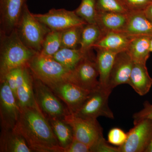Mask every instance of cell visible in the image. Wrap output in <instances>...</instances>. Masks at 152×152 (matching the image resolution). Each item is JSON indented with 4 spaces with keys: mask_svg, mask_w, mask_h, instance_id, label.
<instances>
[{
    "mask_svg": "<svg viewBox=\"0 0 152 152\" xmlns=\"http://www.w3.org/2000/svg\"><path fill=\"white\" fill-rule=\"evenodd\" d=\"M129 12L144 11L152 4V0H119Z\"/></svg>",
    "mask_w": 152,
    "mask_h": 152,
    "instance_id": "4dcf8cb0",
    "label": "cell"
},
{
    "mask_svg": "<svg viewBox=\"0 0 152 152\" xmlns=\"http://www.w3.org/2000/svg\"><path fill=\"white\" fill-rule=\"evenodd\" d=\"M33 77L36 101L45 116L64 118L66 115L70 113L66 106L64 105L48 86L34 76Z\"/></svg>",
    "mask_w": 152,
    "mask_h": 152,
    "instance_id": "8992f818",
    "label": "cell"
},
{
    "mask_svg": "<svg viewBox=\"0 0 152 152\" xmlns=\"http://www.w3.org/2000/svg\"><path fill=\"white\" fill-rule=\"evenodd\" d=\"M150 52L152 53V37L151 38V40H150Z\"/></svg>",
    "mask_w": 152,
    "mask_h": 152,
    "instance_id": "74e56055",
    "label": "cell"
},
{
    "mask_svg": "<svg viewBox=\"0 0 152 152\" xmlns=\"http://www.w3.org/2000/svg\"><path fill=\"white\" fill-rule=\"evenodd\" d=\"M64 152H91V148L74 138L72 142L64 149Z\"/></svg>",
    "mask_w": 152,
    "mask_h": 152,
    "instance_id": "836d02e7",
    "label": "cell"
},
{
    "mask_svg": "<svg viewBox=\"0 0 152 152\" xmlns=\"http://www.w3.org/2000/svg\"><path fill=\"white\" fill-rule=\"evenodd\" d=\"M75 12L87 24H96L97 11L96 0H82Z\"/></svg>",
    "mask_w": 152,
    "mask_h": 152,
    "instance_id": "4316f807",
    "label": "cell"
},
{
    "mask_svg": "<svg viewBox=\"0 0 152 152\" xmlns=\"http://www.w3.org/2000/svg\"><path fill=\"white\" fill-rule=\"evenodd\" d=\"M87 53H83L80 49L61 48L52 57L73 72Z\"/></svg>",
    "mask_w": 152,
    "mask_h": 152,
    "instance_id": "d4e9b609",
    "label": "cell"
},
{
    "mask_svg": "<svg viewBox=\"0 0 152 152\" xmlns=\"http://www.w3.org/2000/svg\"><path fill=\"white\" fill-rule=\"evenodd\" d=\"M0 81L12 70L28 66L37 53L23 42L16 29L9 34L0 32Z\"/></svg>",
    "mask_w": 152,
    "mask_h": 152,
    "instance_id": "7a4b0ae2",
    "label": "cell"
},
{
    "mask_svg": "<svg viewBox=\"0 0 152 152\" xmlns=\"http://www.w3.org/2000/svg\"><path fill=\"white\" fill-rule=\"evenodd\" d=\"M134 123L126 140L118 147L119 152H144L149 143L152 136V120L143 119Z\"/></svg>",
    "mask_w": 152,
    "mask_h": 152,
    "instance_id": "30bf717a",
    "label": "cell"
},
{
    "mask_svg": "<svg viewBox=\"0 0 152 152\" xmlns=\"http://www.w3.org/2000/svg\"><path fill=\"white\" fill-rule=\"evenodd\" d=\"M33 15L38 20L51 31H62L72 27L87 24L76 14L75 11L64 9H52L46 13Z\"/></svg>",
    "mask_w": 152,
    "mask_h": 152,
    "instance_id": "ba28073f",
    "label": "cell"
},
{
    "mask_svg": "<svg viewBox=\"0 0 152 152\" xmlns=\"http://www.w3.org/2000/svg\"><path fill=\"white\" fill-rule=\"evenodd\" d=\"M28 67L34 77L46 85L65 81L72 83V71L53 57L37 53L28 64Z\"/></svg>",
    "mask_w": 152,
    "mask_h": 152,
    "instance_id": "3957f363",
    "label": "cell"
},
{
    "mask_svg": "<svg viewBox=\"0 0 152 152\" xmlns=\"http://www.w3.org/2000/svg\"><path fill=\"white\" fill-rule=\"evenodd\" d=\"M144 12L152 24V4L147 7Z\"/></svg>",
    "mask_w": 152,
    "mask_h": 152,
    "instance_id": "d590c367",
    "label": "cell"
},
{
    "mask_svg": "<svg viewBox=\"0 0 152 152\" xmlns=\"http://www.w3.org/2000/svg\"><path fill=\"white\" fill-rule=\"evenodd\" d=\"M133 37L123 33L111 32L104 34L93 48L104 49L116 53L124 51L127 50L128 47Z\"/></svg>",
    "mask_w": 152,
    "mask_h": 152,
    "instance_id": "ffe728a7",
    "label": "cell"
},
{
    "mask_svg": "<svg viewBox=\"0 0 152 152\" xmlns=\"http://www.w3.org/2000/svg\"><path fill=\"white\" fill-rule=\"evenodd\" d=\"M26 0H0V32L9 34L16 29Z\"/></svg>",
    "mask_w": 152,
    "mask_h": 152,
    "instance_id": "4fadbf2b",
    "label": "cell"
},
{
    "mask_svg": "<svg viewBox=\"0 0 152 152\" xmlns=\"http://www.w3.org/2000/svg\"><path fill=\"white\" fill-rule=\"evenodd\" d=\"M134 63L127 51L117 54L109 78L108 89L112 91L120 85L128 83Z\"/></svg>",
    "mask_w": 152,
    "mask_h": 152,
    "instance_id": "5bb4252c",
    "label": "cell"
},
{
    "mask_svg": "<svg viewBox=\"0 0 152 152\" xmlns=\"http://www.w3.org/2000/svg\"><path fill=\"white\" fill-rule=\"evenodd\" d=\"M97 12L128 14V12L119 0H96Z\"/></svg>",
    "mask_w": 152,
    "mask_h": 152,
    "instance_id": "f546056e",
    "label": "cell"
},
{
    "mask_svg": "<svg viewBox=\"0 0 152 152\" xmlns=\"http://www.w3.org/2000/svg\"><path fill=\"white\" fill-rule=\"evenodd\" d=\"M91 152H119L118 147L110 145L104 138L100 139L91 148Z\"/></svg>",
    "mask_w": 152,
    "mask_h": 152,
    "instance_id": "d6a6232c",
    "label": "cell"
},
{
    "mask_svg": "<svg viewBox=\"0 0 152 152\" xmlns=\"http://www.w3.org/2000/svg\"><path fill=\"white\" fill-rule=\"evenodd\" d=\"M128 84L141 96L146 94L152 86V79L146 64L134 63Z\"/></svg>",
    "mask_w": 152,
    "mask_h": 152,
    "instance_id": "ac0fdd59",
    "label": "cell"
},
{
    "mask_svg": "<svg viewBox=\"0 0 152 152\" xmlns=\"http://www.w3.org/2000/svg\"><path fill=\"white\" fill-rule=\"evenodd\" d=\"M144 152H152V136Z\"/></svg>",
    "mask_w": 152,
    "mask_h": 152,
    "instance_id": "8d00e7d4",
    "label": "cell"
},
{
    "mask_svg": "<svg viewBox=\"0 0 152 152\" xmlns=\"http://www.w3.org/2000/svg\"><path fill=\"white\" fill-rule=\"evenodd\" d=\"M96 50L97 55L96 61L99 73V86L103 88L108 89L109 78L118 53L104 49Z\"/></svg>",
    "mask_w": 152,
    "mask_h": 152,
    "instance_id": "44dd1931",
    "label": "cell"
},
{
    "mask_svg": "<svg viewBox=\"0 0 152 152\" xmlns=\"http://www.w3.org/2000/svg\"><path fill=\"white\" fill-rule=\"evenodd\" d=\"M47 86L64 103L71 113H74L80 108L92 91L84 89L68 81L60 82Z\"/></svg>",
    "mask_w": 152,
    "mask_h": 152,
    "instance_id": "7c38bea8",
    "label": "cell"
},
{
    "mask_svg": "<svg viewBox=\"0 0 152 152\" xmlns=\"http://www.w3.org/2000/svg\"><path fill=\"white\" fill-rule=\"evenodd\" d=\"M33 80L32 74L28 67H26L23 81L18 88L16 94V98L20 108L34 107L40 109L35 98Z\"/></svg>",
    "mask_w": 152,
    "mask_h": 152,
    "instance_id": "d6986e66",
    "label": "cell"
},
{
    "mask_svg": "<svg viewBox=\"0 0 152 152\" xmlns=\"http://www.w3.org/2000/svg\"><path fill=\"white\" fill-rule=\"evenodd\" d=\"M99 79L96 58L89 52L73 71L72 83L84 89L93 91L99 86Z\"/></svg>",
    "mask_w": 152,
    "mask_h": 152,
    "instance_id": "8fae6325",
    "label": "cell"
},
{
    "mask_svg": "<svg viewBox=\"0 0 152 152\" xmlns=\"http://www.w3.org/2000/svg\"><path fill=\"white\" fill-rule=\"evenodd\" d=\"M32 152L24 138L15 129H1L0 152Z\"/></svg>",
    "mask_w": 152,
    "mask_h": 152,
    "instance_id": "2e32d148",
    "label": "cell"
},
{
    "mask_svg": "<svg viewBox=\"0 0 152 152\" xmlns=\"http://www.w3.org/2000/svg\"><path fill=\"white\" fill-rule=\"evenodd\" d=\"M63 119L71 126L74 137L90 148L104 137L103 129L97 120L86 119L69 113Z\"/></svg>",
    "mask_w": 152,
    "mask_h": 152,
    "instance_id": "52a82bcc",
    "label": "cell"
},
{
    "mask_svg": "<svg viewBox=\"0 0 152 152\" xmlns=\"http://www.w3.org/2000/svg\"><path fill=\"white\" fill-rule=\"evenodd\" d=\"M61 33L51 30L45 38L39 53L47 56L53 57L61 48Z\"/></svg>",
    "mask_w": 152,
    "mask_h": 152,
    "instance_id": "484cf974",
    "label": "cell"
},
{
    "mask_svg": "<svg viewBox=\"0 0 152 152\" xmlns=\"http://www.w3.org/2000/svg\"><path fill=\"white\" fill-rule=\"evenodd\" d=\"M128 16V13L97 12L96 24L104 34L111 32L122 33Z\"/></svg>",
    "mask_w": 152,
    "mask_h": 152,
    "instance_id": "e0dca14e",
    "label": "cell"
},
{
    "mask_svg": "<svg viewBox=\"0 0 152 152\" xmlns=\"http://www.w3.org/2000/svg\"><path fill=\"white\" fill-rule=\"evenodd\" d=\"M127 138V133L119 128H115L109 132L108 141L110 143L120 147L124 143Z\"/></svg>",
    "mask_w": 152,
    "mask_h": 152,
    "instance_id": "1f68e13d",
    "label": "cell"
},
{
    "mask_svg": "<svg viewBox=\"0 0 152 152\" xmlns=\"http://www.w3.org/2000/svg\"><path fill=\"white\" fill-rule=\"evenodd\" d=\"M0 121L1 129H14L20 108L12 91L6 80L0 81Z\"/></svg>",
    "mask_w": 152,
    "mask_h": 152,
    "instance_id": "9c48e42d",
    "label": "cell"
},
{
    "mask_svg": "<svg viewBox=\"0 0 152 152\" xmlns=\"http://www.w3.org/2000/svg\"><path fill=\"white\" fill-rule=\"evenodd\" d=\"M134 122L143 119L152 120V104L148 101L144 102L143 108L134 114Z\"/></svg>",
    "mask_w": 152,
    "mask_h": 152,
    "instance_id": "e575fe53",
    "label": "cell"
},
{
    "mask_svg": "<svg viewBox=\"0 0 152 152\" xmlns=\"http://www.w3.org/2000/svg\"><path fill=\"white\" fill-rule=\"evenodd\" d=\"M14 129L24 138L33 152H63L48 119L40 109L20 108Z\"/></svg>",
    "mask_w": 152,
    "mask_h": 152,
    "instance_id": "6da1fadb",
    "label": "cell"
},
{
    "mask_svg": "<svg viewBox=\"0 0 152 152\" xmlns=\"http://www.w3.org/2000/svg\"><path fill=\"white\" fill-rule=\"evenodd\" d=\"M151 37L139 36L133 37L127 52L134 63L146 64L150 56V40Z\"/></svg>",
    "mask_w": 152,
    "mask_h": 152,
    "instance_id": "7402d4cb",
    "label": "cell"
},
{
    "mask_svg": "<svg viewBox=\"0 0 152 152\" xmlns=\"http://www.w3.org/2000/svg\"><path fill=\"white\" fill-rule=\"evenodd\" d=\"M16 29L23 42L29 48L37 53H40L45 38L51 31L34 17L26 4Z\"/></svg>",
    "mask_w": 152,
    "mask_h": 152,
    "instance_id": "277c9868",
    "label": "cell"
},
{
    "mask_svg": "<svg viewBox=\"0 0 152 152\" xmlns=\"http://www.w3.org/2000/svg\"><path fill=\"white\" fill-rule=\"evenodd\" d=\"M26 67L27 66L21 67L12 70L6 75L3 80L0 81H6L15 97L18 88L23 81Z\"/></svg>",
    "mask_w": 152,
    "mask_h": 152,
    "instance_id": "f1b7e54d",
    "label": "cell"
},
{
    "mask_svg": "<svg viewBox=\"0 0 152 152\" xmlns=\"http://www.w3.org/2000/svg\"><path fill=\"white\" fill-rule=\"evenodd\" d=\"M84 26H76L62 31L61 48L77 49L78 46L80 45L82 29Z\"/></svg>",
    "mask_w": 152,
    "mask_h": 152,
    "instance_id": "83f0119b",
    "label": "cell"
},
{
    "mask_svg": "<svg viewBox=\"0 0 152 152\" xmlns=\"http://www.w3.org/2000/svg\"><path fill=\"white\" fill-rule=\"evenodd\" d=\"M46 118L51 125L60 146L64 151V149L72 142L74 138L72 127L63 118Z\"/></svg>",
    "mask_w": 152,
    "mask_h": 152,
    "instance_id": "603a6c76",
    "label": "cell"
},
{
    "mask_svg": "<svg viewBox=\"0 0 152 152\" xmlns=\"http://www.w3.org/2000/svg\"><path fill=\"white\" fill-rule=\"evenodd\" d=\"M112 91L99 86L91 91L81 106L72 114L86 119L96 120L100 116L113 119V113L108 104L109 96Z\"/></svg>",
    "mask_w": 152,
    "mask_h": 152,
    "instance_id": "5b68a950",
    "label": "cell"
},
{
    "mask_svg": "<svg viewBox=\"0 0 152 152\" xmlns=\"http://www.w3.org/2000/svg\"><path fill=\"white\" fill-rule=\"evenodd\" d=\"M122 33L132 37H152V24L144 11L130 12L128 13L127 22Z\"/></svg>",
    "mask_w": 152,
    "mask_h": 152,
    "instance_id": "9a60e30c",
    "label": "cell"
},
{
    "mask_svg": "<svg viewBox=\"0 0 152 152\" xmlns=\"http://www.w3.org/2000/svg\"><path fill=\"white\" fill-rule=\"evenodd\" d=\"M104 34L96 24H87L82 29L80 49L84 53L91 52L93 47Z\"/></svg>",
    "mask_w": 152,
    "mask_h": 152,
    "instance_id": "cb8c5ba5",
    "label": "cell"
}]
</instances>
